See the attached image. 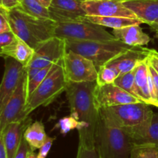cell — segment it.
I'll return each instance as SVG.
<instances>
[{
  "mask_svg": "<svg viewBox=\"0 0 158 158\" xmlns=\"http://www.w3.org/2000/svg\"><path fill=\"white\" fill-rule=\"evenodd\" d=\"M97 82L73 83L68 81L66 88L70 116L78 123L77 130L79 141L95 143L96 127L99 117V109L94 102V91Z\"/></svg>",
  "mask_w": 158,
  "mask_h": 158,
  "instance_id": "1",
  "label": "cell"
},
{
  "mask_svg": "<svg viewBox=\"0 0 158 158\" xmlns=\"http://www.w3.org/2000/svg\"><path fill=\"white\" fill-rule=\"evenodd\" d=\"M23 137L29 143L31 150L35 151L41 148L48 136L45 131L43 123L40 121H35L26 127Z\"/></svg>",
  "mask_w": 158,
  "mask_h": 158,
  "instance_id": "22",
  "label": "cell"
},
{
  "mask_svg": "<svg viewBox=\"0 0 158 158\" xmlns=\"http://www.w3.org/2000/svg\"><path fill=\"white\" fill-rule=\"evenodd\" d=\"M9 22L11 31L33 49L55 36L57 26L56 22L52 19L35 17L20 6L9 9Z\"/></svg>",
  "mask_w": 158,
  "mask_h": 158,
  "instance_id": "3",
  "label": "cell"
},
{
  "mask_svg": "<svg viewBox=\"0 0 158 158\" xmlns=\"http://www.w3.org/2000/svg\"><path fill=\"white\" fill-rule=\"evenodd\" d=\"M103 109L129 134L134 144L139 143L146 137L154 115L149 104L138 102Z\"/></svg>",
  "mask_w": 158,
  "mask_h": 158,
  "instance_id": "4",
  "label": "cell"
},
{
  "mask_svg": "<svg viewBox=\"0 0 158 158\" xmlns=\"http://www.w3.org/2000/svg\"><path fill=\"white\" fill-rule=\"evenodd\" d=\"M97 73V79L96 80L97 85H106L114 83L120 73L117 69L110 67L107 65H104L99 68Z\"/></svg>",
  "mask_w": 158,
  "mask_h": 158,
  "instance_id": "26",
  "label": "cell"
},
{
  "mask_svg": "<svg viewBox=\"0 0 158 158\" xmlns=\"http://www.w3.org/2000/svg\"><path fill=\"white\" fill-rule=\"evenodd\" d=\"M11 31L9 22V9L0 6V34Z\"/></svg>",
  "mask_w": 158,
  "mask_h": 158,
  "instance_id": "33",
  "label": "cell"
},
{
  "mask_svg": "<svg viewBox=\"0 0 158 158\" xmlns=\"http://www.w3.org/2000/svg\"><path fill=\"white\" fill-rule=\"evenodd\" d=\"M143 23L151 26L158 19V0H120Z\"/></svg>",
  "mask_w": 158,
  "mask_h": 158,
  "instance_id": "17",
  "label": "cell"
},
{
  "mask_svg": "<svg viewBox=\"0 0 158 158\" xmlns=\"http://www.w3.org/2000/svg\"><path fill=\"white\" fill-rule=\"evenodd\" d=\"M130 158H158V146L152 143L134 144Z\"/></svg>",
  "mask_w": 158,
  "mask_h": 158,
  "instance_id": "24",
  "label": "cell"
},
{
  "mask_svg": "<svg viewBox=\"0 0 158 158\" xmlns=\"http://www.w3.org/2000/svg\"><path fill=\"white\" fill-rule=\"evenodd\" d=\"M148 53L149 49L148 48L132 46L131 49L108 62L106 65L117 69L120 75L134 70L138 63L148 59Z\"/></svg>",
  "mask_w": 158,
  "mask_h": 158,
  "instance_id": "15",
  "label": "cell"
},
{
  "mask_svg": "<svg viewBox=\"0 0 158 158\" xmlns=\"http://www.w3.org/2000/svg\"><path fill=\"white\" fill-rule=\"evenodd\" d=\"M2 6L9 10L17 6H19L20 2L19 0H2Z\"/></svg>",
  "mask_w": 158,
  "mask_h": 158,
  "instance_id": "36",
  "label": "cell"
},
{
  "mask_svg": "<svg viewBox=\"0 0 158 158\" xmlns=\"http://www.w3.org/2000/svg\"><path fill=\"white\" fill-rule=\"evenodd\" d=\"M94 140L100 158H130L134 146L129 134L103 108L99 109Z\"/></svg>",
  "mask_w": 158,
  "mask_h": 158,
  "instance_id": "2",
  "label": "cell"
},
{
  "mask_svg": "<svg viewBox=\"0 0 158 158\" xmlns=\"http://www.w3.org/2000/svg\"><path fill=\"white\" fill-rule=\"evenodd\" d=\"M113 35L117 40L131 46H143L151 41L150 36L143 32L140 25L115 29L113 30Z\"/></svg>",
  "mask_w": 158,
  "mask_h": 158,
  "instance_id": "18",
  "label": "cell"
},
{
  "mask_svg": "<svg viewBox=\"0 0 158 158\" xmlns=\"http://www.w3.org/2000/svg\"><path fill=\"white\" fill-rule=\"evenodd\" d=\"M151 65H152V66H154V69H155L156 71H157V72L158 73V66H157V65H154V64H151Z\"/></svg>",
  "mask_w": 158,
  "mask_h": 158,
  "instance_id": "42",
  "label": "cell"
},
{
  "mask_svg": "<svg viewBox=\"0 0 158 158\" xmlns=\"http://www.w3.org/2000/svg\"><path fill=\"white\" fill-rule=\"evenodd\" d=\"M28 158H39L38 154L35 153V151H32V150H31L30 153H29V156H28Z\"/></svg>",
  "mask_w": 158,
  "mask_h": 158,
  "instance_id": "41",
  "label": "cell"
},
{
  "mask_svg": "<svg viewBox=\"0 0 158 158\" xmlns=\"http://www.w3.org/2000/svg\"><path fill=\"white\" fill-rule=\"evenodd\" d=\"M114 83L115 85H117V86H119L120 88L123 89V90L127 91L130 94L135 97L136 98H137L135 90V82H134V70L119 75V77L116 79Z\"/></svg>",
  "mask_w": 158,
  "mask_h": 158,
  "instance_id": "25",
  "label": "cell"
},
{
  "mask_svg": "<svg viewBox=\"0 0 158 158\" xmlns=\"http://www.w3.org/2000/svg\"><path fill=\"white\" fill-rule=\"evenodd\" d=\"M134 71V82L137 97L141 102L153 105L149 88V75H148V59L138 63Z\"/></svg>",
  "mask_w": 158,
  "mask_h": 158,
  "instance_id": "19",
  "label": "cell"
},
{
  "mask_svg": "<svg viewBox=\"0 0 158 158\" xmlns=\"http://www.w3.org/2000/svg\"><path fill=\"white\" fill-rule=\"evenodd\" d=\"M0 158H8L7 152H6V148H5L2 133H0Z\"/></svg>",
  "mask_w": 158,
  "mask_h": 158,
  "instance_id": "38",
  "label": "cell"
},
{
  "mask_svg": "<svg viewBox=\"0 0 158 158\" xmlns=\"http://www.w3.org/2000/svg\"><path fill=\"white\" fill-rule=\"evenodd\" d=\"M38 157H39V156H38ZM39 158H43V157H39Z\"/></svg>",
  "mask_w": 158,
  "mask_h": 158,
  "instance_id": "45",
  "label": "cell"
},
{
  "mask_svg": "<svg viewBox=\"0 0 158 158\" xmlns=\"http://www.w3.org/2000/svg\"><path fill=\"white\" fill-rule=\"evenodd\" d=\"M148 60L150 63L158 66V51L155 49H150Z\"/></svg>",
  "mask_w": 158,
  "mask_h": 158,
  "instance_id": "37",
  "label": "cell"
},
{
  "mask_svg": "<svg viewBox=\"0 0 158 158\" xmlns=\"http://www.w3.org/2000/svg\"><path fill=\"white\" fill-rule=\"evenodd\" d=\"M34 54V49L22 40L17 37L16 40L4 49L2 57H11L26 68L30 63Z\"/></svg>",
  "mask_w": 158,
  "mask_h": 158,
  "instance_id": "20",
  "label": "cell"
},
{
  "mask_svg": "<svg viewBox=\"0 0 158 158\" xmlns=\"http://www.w3.org/2000/svg\"><path fill=\"white\" fill-rule=\"evenodd\" d=\"M31 118L28 117L23 121L9 123L2 131L3 142L7 152L8 158H14L19 149L25 130L31 124Z\"/></svg>",
  "mask_w": 158,
  "mask_h": 158,
  "instance_id": "16",
  "label": "cell"
},
{
  "mask_svg": "<svg viewBox=\"0 0 158 158\" xmlns=\"http://www.w3.org/2000/svg\"><path fill=\"white\" fill-rule=\"evenodd\" d=\"M65 41L66 50L73 51L88 58L94 63L97 69L132 47L117 40L111 41Z\"/></svg>",
  "mask_w": 158,
  "mask_h": 158,
  "instance_id": "6",
  "label": "cell"
},
{
  "mask_svg": "<svg viewBox=\"0 0 158 158\" xmlns=\"http://www.w3.org/2000/svg\"><path fill=\"white\" fill-rule=\"evenodd\" d=\"M16 39L17 36L12 31L0 34V57H2V52L4 49L12 44Z\"/></svg>",
  "mask_w": 158,
  "mask_h": 158,
  "instance_id": "32",
  "label": "cell"
},
{
  "mask_svg": "<svg viewBox=\"0 0 158 158\" xmlns=\"http://www.w3.org/2000/svg\"><path fill=\"white\" fill-rule=\"evenodd\" d=\"M86 19L91 23L100 25L104 27H109L113 29H121L127 26H134V25H140L143 22L138 19L127 18V17L120 16H110V17H101V16H91L86 15Z\"/></svg>",
  "mask_w": 158,
  "mask_h": 158,
  "instance_id": "21",
  "label": "cell"
},
{
  "mask_svg": "<svg viewBox=\"0 0 158 158\" xmlns=\"http://www.w3.org/2000/svg\"><path fill=\"white\" fill-rule=\"evenodd\" d=\"M76 158H100L95 143L79 141Z\"/></svg>",
  "mask_w": 158,
  "mask_h": 158,
  "instance_id": "29",
  "label": "cell"
},
{
  "mask_svg": "<svg viewBox=\"0 0 158 158\" xmlns=\"http://www.w3.org/2000/svg\"><path fill=\"white\" fill-rule=\"evenodd\" d=\"M0 6H2V0H0Z\"/></svg>",
  "mask_w": 158,
  "mask_h": 158,
  "instance_id": "43",
  "label": "cell"
},
{
  "mask_svg": "<svg viewBox=\"0 0 158 158\" xmlns=\"http://www.w3.org/2000/svg\"><path fill=\"white\" fill-rule=\"evenodd\" d=\"M56 138L54 137H48L46 138V141L44 142L43 145H42L41 148L39 149V153H38V156L40 157L43 158H46V156L48 155L49 154V151H50L51 148H52V145L53 143V141L55 140Z\"/></svg>",
  "mask_w": 158,
  "mask_h": 158,
  "instance_id": "35",
  "label": "cell"
},
{
  "mask_svg": "<svg viewBox=\"0 0 158 158\" xmlns=\"http://www.w3.org/2000/svg\"><path fill=\"white\" fill-rule=\"evenodd\" d=\"M68 80L63 69V60L56 63L47 77L28 97L26 113H30L40 106H46L65 92Z\"/></svg>",
  "mask_w": 158,
  "mask_h": 158,
  "instance_id": "5",
  "label": "cell"
},
{
  "mask_svg": "<svg viewBox=\"0 0 158 158\" xmlns=\"http://www.w3.org/2000/svg\"><path fill=\"white\" fill-rule=\"evenodd\" d=\"M26 68L11 57L5 59V71L0 83V114L15 92Z\"/></svg>",
  "mask_w": 158,
  "mask_h": 158,
  "instance_id": "13",
  "label": "cell"
},
{
  "mask_svg": "<svg viewBox=\"0 0 158 158\" xmlns=\"http://www.w3.org/2000/svg\"><path fill=\"white\" fill-rule=\"evenodd\" d=\"M94 97L95 104L98 109L141 102L114 83L101 86L96 85Z\"/></svg>",
  "mask_w": 158,
  "mask_h": 158,
  "instance_id": "11",
  "label": "cell"
},
{
  "mask_svg": "<svg viewBox=\"0 0 158 158\" xmlns=\"http://www.w3.org/2000/svg\"><path fill=\"white\" fill-rule=\"evenodd\" d=\"M38 1L40 2L43 6H45V7L46 8H49V6H50L52 0H38Z\"/></svg>",
  "mask_w": 158,
  "mask_h": 158,
  "instance_id": "39",
  "label": "cell"
},
{
  "mask_svg": "<svg viewBox=\"0 0 158 158\" xmlns=\"http://www.w3.org/2000/svg\"><path fill=\"white\" fill-rule=\"evenodd\" d=\"M83 0H52L48 8L50 19L56 23L81 21L86 14L81 6Z\"/></svg>",
  "mask_w": 158,
  "mask_h": 158,
  "instance_id": "14",
  "label": "cell"
},
{
  "mask_svg": "<svg viewBox=\"0 0 158 158\" xmlns=\"http://www.w3.org/2000/svg\"><path fill=\"white\" fill-rule=\"evenodd\" d=\"M55 36L74 42L111 41L117 39L108 32L104 26L91 23L85 19L81 21L57 23Z\"/></svg>",
  "mask_w": 158,
  "mask_h": 158,
  "instance_id": "7",
  "label": "cell"
},
{
  "mask_svg": "<svg viewBox=\"0 0 158 158\" xmlns=\"http://www.w3.org/2000/svg\"><path fill=\"white\" fill-rule=\"evenodd\" d=\"M77 126H78L77 121L71 116L60 120L57 124V127L60 129V132L63 134H67L71 130L77 129Z\"/></svg>",
  "mask_w": 158,
  "mask_h": 158,
  "instance_id": "31",
  "label": "cell"
},
{
  "mask_svg": "<svg viewBox=\"0 0 158 158\" xmlns=\"http://www.w3.org/2000/svg\"><path fill=\"white\" fill-rule=\"evenodd\" d=\"M148 75H149V88L153 106L158 107V73L154 66L148 62Z\"/></svg>",
  "mask_w": 158,
  "mask_h": 158,
  "instance_id": "27",
  "label": "cell"
},
{
  "mask_svg": "<svg viewBox=\"0 0 158 158\" xmlns=\"http://www.w3.org/2000/svg\"><path fill=\"white\" fill-rule=\"evenodd\" d=\"M30 151L31 148L29 147L27 141L25 140L24 137H23V139H22L21 143H20L18 151H17L14 158H28V156H29Z\"/></svg>",
  "mask_w": 158,
  "mask_h": 158,
  "instance_id": "34",
  "label": "cell"
},
{
  "mask_svg": "<svg viewBox=\"0 0 158 158\" xmlns=\"http://www.w3.org/2000/svg\"></svg>",
  "mask_w": 158,
  "mask_h": 158,
  "instance_id": "46",
  "label": "cell"
},
{
  "mask_svg": "<svg viewBox=\"0 0 158 158\" xmlns=\"http://www.w3.org/2000/svg\"><path fill=\"white\" fill-rule=\"evenodd\" d=\"M22 1H23V0H19V2H22Z\"/></svg>",
  "mask_w": 158,
  "mask_h": 158,
  "instance_id": "44",
  "label": "cell"
},
{
  "mask_svg": "<svg viewBox=\"0 0 158 158\" xmlns=\"http://www.w3.org/2000/svg\"><path fill=\"white\" fill-rule=\"evenodd\" d=\"M19 6L25 12L34 16L50 19L49 9L43 6L38 0H23Z\"/></svg>",
  "mask_w": 158,
  "mask_h": 158,
  "instance_id": "23",
  "label": "cell"
},
{
  "mask_svg": "<svg viewBox=\"0 0 158 158\" xmlns=\"http://www.w3.org/2000/svg\"><path fill=\"white\" fill-rule=\"evenodd\" d=\"M56 63H53L52 65H49V66H46L44 68H42L40 69L38 73H37L36 75L34 77H32L31 80H27V94L28 97L35 90L37 87L40 85V83L44 80V79L47 77L48 74L49 73L50 70L52 69V68L53 67V66Z\"/></svg>",
  "mask_w": 158,
  "mask_h": 158,
  "instance_id": "28",
  "label": "cell"
},
{
  "mask_svg": "<svg viewBox=\"0 0 158 158\" xmlns=\"http://www.w3.org/2000/svg\"><path fill=\"white\" fill-rule=\"evenodd\" d=\"M150 27H151V29H152V30L156 31V32H158V19L155 22V23H153V24H151V26H150Z\"/></svg>",
  "mask_w": 158,
  "mask_h": 158,
  "instance_id": "40",
  "label": "cell"
},
{
  "mask_svg": "<svg viewBox=\"0 0 158 158\" xmlns=\"http://www.w3.org/2000/svg\"><path fill=\"white\" fill-rule=\"evenodd\" d=\"M27 100V73L25 69L18 86L0 114V133L9 123L23 121L29 117L26 113Z\"/></svg>",
  "mask_w": 158,
  "mask_h": 158,
  "instance_id": "8",
  "label": "cell"
},
{
  "mask_svg": "<svg viewBox=\"0 0 158 158\" xmlns=\"http://www.w3.org/2000/svg\"><path fill=\"white\" fill-rule=\"evenodd\" d=\"M63 63L68 81L83 83L97 80L98 70L94 63L86 57L67 50L63 56Z\"/></svg>",
  "mask_w": 158,
  "mask_h": 158,
  "instance_id": "9",
  "label": "cell"
},
{
  "mask_svg": "<svg viewBox=\"0 0 158 158\" xmlns=\"http://www.w3.org/2000/svg\"><path fill=\"white\" fill-rule=\"evenodd\" d=\"M81 6L86 15L137 19L135 14L127 9L120 0H83L81 2Z\"/></svg>",
  "mask_w": 158,
  "mask_h": 158,
  "instance_id": "12",
  "label": "cell"
},
{
  "mask_svg": "<svg viewBox=\"0 0 158 158\" xmlns=\"http://www.w3.org/2000/svg\"><path fill=\"white\" fill-rule=\"evenodd\" d=\"M152 143L158 146V113L153 115L151 126L148 131L146 137L139 143Z\"/></svg>",
  "mask_w": 158,
  "mask_h": 158,
  "instance_id": "30",
  "label": "cell"
},
{
  "mask_svg": "<svg viewBox=\"0 0 158 158\" xmlns=\"http://www.w3.org/2000/svg\"><path fill=\"white\" fill-rule=\"evenodd\" d=\"M66 41L57 36H53L37 46L34 54L26 68L42 69L58 63L63 60L66 52Z\"/></svg>",
  "mask_w": 158,
  "mask_h": 158,
  "instance_id": "10",
  "label": "cell"
}]
</instances>
